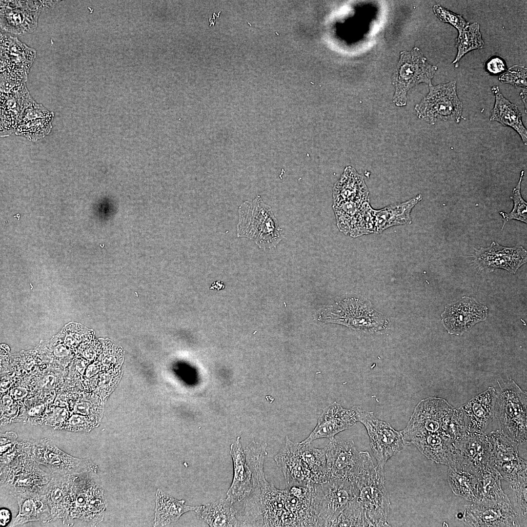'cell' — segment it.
Wrapping results in <instances>:
<instances>
[{
    "label": "cell",
    "instance_id": "obj_11",
    "mask_svg": "<svg viewBox=\"0 0 527 527\" xmlns=\"http://www.w3.org/2000/svg\"><path fill=\"white\" fill-rule=\"evenodd\" d=\"M329 479L355 482L362 473L373 464L369 453L358 451L352 440L335 438L325 446Z\"/></svg>",
    "mask_w": 527,
    "mask_h": 527
},
{
    "label": "cell",
    "instance_id": "obj_8",
    "mask_svg": "<svg viewBox=\"0 0 527 527\" xmlns=\"http://www.w3.org/2000/svg\"><path fill=\"white\" fill-rule=\"evenodd\" d=\"M318 321L344 325L364 332L384 329L388 322L367 302L348 299L324 307L319 312Z\"/></svg>",
    "mask_w": 527,
    "mask_h": 527
},
{
    "label": "cell",
    "instance_id": "obj_42",
    "mask_svg": "<svg viewBox=\"0 0 527 527\" xmlns=\"http://www.w3.org/2000/svg\"><path fill=\"white\" fill-rule=\"evenodd\" d=\"M433 10L440 20L454 26L457 29L458 33L469 24L461 15L453 13L439 4L434 5Z\"/></svg>",
    "mask_w": 527,
    "mask_h": 527
},
{
    "label": "cell",
    "instance_id": "obj_22",
    "mask_svg": "<svg viewBox=\"0 0 527 527\" xmlns=\"http://www.w3.org/2000/svg\"><path fill=\"white\" fill-rule=\"evenodd\" d=\"M36 51L17 38L0 35V72L26 80Z\"/></svg>",
    "mask_w": 527,
    "mask_h": 527
},
{
    "label": "cell",
    "instance_id": "obj_5",
    "mask_svg": "<svg viewBox=\"0 0 527 527\" xmlns=\"http://www.w3.org/2000/svg\"><path fill=\"white\" fill-rule=\"evenodd\" d=\"M454 408L443 398L429 397L421 400L406 427L400 431L404 439L416 434H435L448 437L457 445L452 425Z\"/></svg>",
    "mask_w": 527,
    "mask_h": 527
},
{
    "label": "cell",
    "instance_id": "obj_40",
    "mask_svg": "<svg viewBox=\"0 0 527 527\" xmlns=\"http://www.w3.org/2000/svg\"><path fill=\"white\" fill-rule=\"evenodd\" d=\"M527 69L525 66L513 65L500 75L499 80L503 83H507L522 88H527Z\"/></svg>",
    "mask_w": 527,
    "mask_h": 527
},
{
    "label": "cell",
    "instance_id": "obj_43",
    "mask_svg": "<svg viewBox=\"0 0 527 527\" xmlns=\"http://www.w3.org/2000/svg\"><path fill=\"white\" fill-rule=\"evenodd\" d=\"M516 505L524 515L527 514V479L511 484Z\"/></svg>",
    "mask_w": 527,
    "mask_h": 527
},
{
    "label": "cell",
    "instance_id": "obj_1",
    "mask_svg": "<svg viewBox=\"0 0 527 527\" xmlns=\"http://www.w3.org/2000/svg\"><path fill=\"white\" fill-rule=\"evenodd\" d=\"M267 446L253 440L244 450L253 485L240 513L241 527H310L313 515L309 494L279 489L265 479Z\"/></svg>",
    "mask_w": 527,
    "mask_h": 527
},
{
    "label": "cell",
    "instance_id": "obj_19",
    "mask_svg": "<svg viewBox=\"0 0 527 527\" xmlns=\"http://www.w3.org/2000/svg\"><path fill=\"white\" fill-rule=\"evenodd\" d=\"M488 308L474 298L464 296L446 304L441 314L442 324L450 335H460L486 320Z\"/></svg>",
    "mask_w": 527,
    "mask_h": 527
},
{
    "label": "cell",
    "instance_id": "obj_12",
    "mask_svg": "<svg viewBox=\"0 0 527 527\" xmlns=\"http://www.w3.org/2000/svg\"><path fill=\"white\" fill-rule=\"evenodd\" d=\"M358 422L365 427L369 444L376 460V466L384 469L387 461L404 450L407 445L400 431L394 429L386 422L378 419L373 412L366 411L355 405Z\"/></svg>",
    "mask_w": 527,
    "mask_h": 527
},
{
    "label": "cell",
    "instance_id": "obj_44",
    "mask_svg": "<svg viewBox=\"0 0 527 527\" xmlns=\"http://www.w3.org/2000/svg\"><path fill=\"white\" fill-rule=\"evenodd\" d=\"M486 71L491 75H501L507 70L505 61L500 56L489 58L485 63Z\"/></svg>",
    "mask_w": 527,
    "mask_h": 527
},
{
    "label": "cell",
    "instance_id": "obj_15",
    "mask_svg": "<svg viewBox=\"0 0 527 527\" xmlns=\"http://www.w3.org/2000/svg\"><path fill=\"white\" fill-rule=\"evenodd\" d=\"M491 451L488 436L483 431L468 432L459 441L454 463L449 467L480 476L490 466Z\"/></svg>",
    "mask_w": 527,
    "mask_h": 527
},
{
    "label": "cell",
    "instance_id": "obj_13",
    "mask_svg": "<svg viewBox=\"0 0 527 527\" xmlns=\"http://www.w3.org/2000/svg\"><path fill=\"white\" fill-rule=\"evenodd\" d=\"M30 452L39 465L51 472L76 475L96 472L97 466L89 459H80L67 454L48 438L28 441Z\"/></svg>",
    "mask_w": 527,
    "mask_h": 527
},
{
    "label": "cell",
    "instance_id": "obj_14",
    "mask_svg": "<svg viewBox=\"0 0 527 527\" xmlns=\"http://www.w3.org/2000/svg\"><path fill=\"white\" fill-rule=\"evenodd\" d=\"M88 473L78 475L70 516L73 520L76 518L96 526L103 520L107 504L103 490L88 477Z\"/></svg>",
    "mask_w": 527,
    "mask_h": 527
},
{
    "label": "cell",
    "instance_id": "obj_7",
    "mask_svg": "<svg viewBox=\"0 0 527 527\" xmlns=\"http://www.w3.org/2000/svg\"><path fill=\"white\" fill-rule=\"evenodd\" d=\"M20 454L9 464L0 467V486L12 496L37 492L47 484L51 473L43 471L32 457L28 441H22Z\"/></svg>",
    "mask_w": 527,
    "mask_h": 527
},
{
    "label": "cell",
    "instance_id": "obj_23",
    "mask_svg": "<svg viewBox=\"0 0 527 527\" xmlns=\"http://www.w3.org/2000/svg\"><path fill=\"white\" fill-rule=\"evenodd\" d=\"M284 478L286 487L307 486L315 484L312 474L303 462L296 443L288 436L285 444L274 457Z\"/></svg>",
    "mask_w": 527,
    "mask_h": 527
},
{
    "label": "cell",
    "instance_id": "obj_41",
    "mask_svg": "<svg viewBox=\"0 0 527 527\" xmlns=\"http://www.w3.org/2000/svg\"><path fill=\"white\" fill-rule=\"evenodd\" d=\"M71 413L69 409L62 406H58L53 409H46L42 424L54 427L55 429H60L65 424Z\"/></svg>",
    "mask_w": 527,
    "mask_h": 527
},
{
    "label": "cell",
    "instance_id": "obj_37",
    "mask_svg": "<svg viewBox=\"0 0 527 527\" xmlns=\"http://www.w3.org/2000/svg\"><path fill=\"white\" fill-rule=\"evenodd\" d=\"M375 209L369 201L365 202L353 221L349 234L351 237L357 238L375 233Z\"/></svg>",
    "mask_w": 527,
    "mask_h": 527
},
{
    "label": "cell",
    "instance_id": "obj_20",
    "mask_svg": "<svg viewBox=\"0 0 527 527\" xmlns=\"http://www.w3.org/2000/svg\"><path fill=\"white\" fill-rule=\"evenodd\" d=\"M473 261L480 269L499 268L515 274L527 262V252L522 246L506 247L492 242L487 247L475 250Z\"/></svg>",
    "mask_w": 527,
    "mask_h": 527
},
{
    "label": "cell",
    "instance_id": "obj_38",
    "mask_svg": "<svg viewBox=\"0 0 527 527\" xmlns=\"http://www.w3.org/2000/svg\"><path fill=\"white\" fill-rule=\"evenodd\" d=\"M524 174V170L521 171L519 181L516 185L513 188L512 195L510 197L513 203L512 209L508 213H506L503 211L499 212V214L502 217L503 222L502 230L507 222L512 220H517L525 223H527V203L522 197L521 193V184Z\"/></svg>",
    "mask_w": 527,
    "mask_h": 527
},
{
    "label": "cell",
    "instance_id": "obj_48",
    "mask_svg": "<svg viewBox=\"0 0 527 527\" xmlns=\"http://www.w3.org/2000/svg\"><path fill=\"white\" fill-rule=\"evenodd\" d=\"M225 284L223 282L220 281H217L214 282L210 287V289H216L217 290H220L223 289L225 287Z\"/></svg>",
    "mask_w": 527,
    "mask_h": 527
},
{
    "label": "cell",
    "instance_id": "obj_49",
    "mask_svg": "<svg viewBox=\"0 0 527 527\" xmlns=\"http://www.w3.org/2000/svg\"><path fill=\"white\" fill-rule=\"evenodd\" d=\"M527 88H522V91H521V92L520 93V96H521L522 100V101H523V103L524 104L525 107V112H526V114H527Z\"/></svg>",
    "mask_w": 527,
    "mask_h": 527
},
{
    "label": "cell",
    "instance_id": "obj_6",
    "mask_svg": "<svg viewBox=\"0 0 527 527\" xmlns=\"http://www.w3.org/2000/svg\"><path fill=\"white\" fill-rule=\"evenodd\" d=\"M355 482L329 479L312 486V504L317 527H335L337 521L353 499Z\"/></svg>",
    "mask_w": 527,
    "mask_h": 527
},
{
    "label": "cell",
    "instance_id": "obj_39",
    "mask_svg": "<svg viewBox=\"0 0 527 527\" xmlns=\"http://www.w3.org/2000/svg\"><path fill=\"white\" fill-rule=\"evenodd\" d=\"M98 420L88 416L71 414L60 429L74 432H89L100 423Z\"/></svg>",
    "mask_w": 527,
    "mask_h": 527
},
{
    "label": "cell",
    "instance_id": "obj_24",
    "mask_svg": "<svg viewBox=\"0 0 527 527\" xmlns=\"http://www.w3.org/2000/svg\"><path fill=\"white\" fill-rule=\"evenodd\" d=\"M230 454L233 464V478L226 493V499L231 503L243 501L252 487L251 470L246 463L240 437L230 446Z\"/></svg>",
    "mask_w": 527,
    "mask_h": 527
},
{
    "label": "cell",
    "instance_id": "obj_36",
    "mask_svg": "<svg viewBox=\"0 0 527 527\" xmlns=\"http://www.w3.org/2000/svg\"><path fill=\"white\" fill-rule=\"evenodd\" d=\"M501 479L498 472L491 466L479 476L478 503L495 501L506 495L501 486Z\"/></svg>",
    "mask_w": 527,
    "mask_h": 527
},
{
    "label": "cell",
    "instance_id": "obj_46",
    "mask_svg": "<svg viewBox=\"0 0 527 527\" xmlns=\"http://www.w3.org/2000/svg\"><path fill=\"white\" fill-rule=\"evenodd\" d=\"M18 437L17 434L12 431H7L0 434V446L13 443L16 441Z\"/></svg>",
    "mask_w": 527,
    "mask_h": 527
},
{
    "label": "cell",
    "instance_id": "obj_28",
    "mask_svg": "<svg viewBox=\"0 0 527 527\" xmlns=\"http://www.w3.org/2000/svg\"><path fill=\"white\" fill-rule=\"evenodd\" d=\"M491 90L495 96V102L489 120L512 128L520 136L524 144L527 145V130L523 124L522 114L517 105L504 97L499 86H493Z\"/></svg>",
    "mask_w": 527,
    "mask_h": 527
},
{
    "label": "cell",
    "instance_id": "obj_9",
    "mask_svg": "<svg viewBox=\"0 0 527 527\" xmlns=\"http://www.w3.org/2000/svg\"><path fill=\"white\" fill-rule=\"evenodd\" d=\"M463 103L457 92L456 81L429 86V92L415 106L417 117L434 125L440 122L459 123L462 118Z\"/></svg>",
    "mask_w": 527,
    "mask_h": 527
},
{
    "label": "cell",
    "instance_id": "obj_32",
    "mask_svg": "<svg viewBox=\"0 0 527 527\" xmlns=\"http://www.w3.org/2000/svg\"><path fill=\"white\" fill-rule=\"evenodd\" d=\"M156 497L154 527L165 526L176 522L183 514L195 511L197 507L186 505L185 501L177 500L160 489Z\"/></svg>",
    "mask_w": 527,
    "mask_h": 527
},
{
    "label": "cell",
    "instance_id": "obj_3",
    "mask_svg": "<svg viewBox=\"0 0 527 527\" xmlns=\"http://www.w3.org/2000/svg\"><path fill=\"white\" fill-rule=\"evenodd\" d=\"M355 483V499L362 510L366 527L390 526V497L385 487L384 469L373 464Z\"/></svg>",
    "mask_w": 527,
    "mask_h": 527
},
{
    "label": "cell",
    "instance_id": "obj_27",
    "mask_svg": "<svg viewBox=\"0 0 527 527\" xmlns=\"http://www.w3.org/2000/svg\"><path fill=\"white\" fill-rule=\"evenodd\" d=\"M15 498L18 504L19 512L12 520L10 527L32 521H52L49 506L44 495L40 491L20 494Z\"/></svg>",
    "mask_w": 527,
    "mask_h": 527
},
{
    "label": "cell",
    "instance_id": "obj_33",
    "mask_svg": "<svg viewBox=\"0 0 527 527\" xmlns=\"http://www.w3.org/2000/svg\"><path fill=\"white\" fill-rule=\"evenodd\" d=\"M299 455L312 474L315 483L328 480L325 446L323 448L313 447L311 443H296Z\"/></svg>",
    "mask_w": 527,
    "mask_h": 527
},
{
    "label": "cell",
    "instance_id": "obj_2",
    "mask_svg": "<svg viewBox=\"0 0 527 527\" xmlns=\"http://www.w3.org/2000/svg\"><path fill=\"white\" fill-rule=\"evenodd\" d=\"M238 215L237 236L253 241L260 248L276 247L284 238L271 207L259 195L241 203Z\"/></svg>",
    "mask_w": 527,
    "mask_h": 527
},
{
    "label": "cell",
    "instance_id": "obj_10",
    "mask_svg": "<svg viewBox=\"0 0 527 527\" xmlns=\"http://www.w3.org/2000/svg\"><path fill=\"white\" fill-rule=\"evenodd\" d=\"M437 70L436 66L428 63L418 48L402 52L392 77L395 88L393 102L398 106L405 105L408 91L420 83L431 85Z\"/></svg>",
    "mask_w": 527,
    "mask_h": 527
},
{
    "label": "cell",
    "instance_id": "obj_31",
    "mask_svg": "<svg viewBox=\"0 0 527 527\" xmlns=\"http://www.w3.org/2000/svg\"><path fill=\"white\" fill-rule=\"evenodd\" d=\"M488 437L491 446L490 466L497 471L511 466L520 459L518 444L501 430L491 432Z\"/></svg>",
    "mask_w": 527,
    "mask_h": 527
},
{
    "label": "cell",
    "instance_id": "obj_25",
    "mask_svg": "<svg viewBox=\"0 0 527 527\" xmlns=\"http://www.w3.org/2000/svg\"><path fill=\"white\" fill-rule=\"evenodd\" d=\"M497 393L493 387L475 396L461 406L467 421L469 432L483 431L492 421Z\"/></svg>",
    "mask_w": 527,
    "mask_h": 527
},
{
    "label": "cell",
    "instance_id": "obj_30",
    "mask_svg": "<svg viewBox=\"0 0 527 527\" xmlns=\"http://www.w3.org/2000/svg\"><path fill=\"white\" fill-rule=\"evenodd\" d=\"M422 200V196L420 194L405 202L375 209V233H381L394 226L411 223V212Z\"/></svg>",
    "mask_w": 527,
    "mask_h": 527
},
{
    "label": "cell",
    "instance_id": "obj_17",
    "mask_svg": "<svg viewBox=\"0 0 527 527\" xmlns=\"http://www.w3.org/2000/svg\"><path fill=\"white\" fill-rule=\"evenodd\" d=\"M464 522L469 527H519L517 514L506 495L498 500L466 507Z\"/></svg>",
    "mask_w": 527,
    "mask_h": 527
},
{
    "label": "cell",
    "instance_id": "obj_47",
    "mask_svg": "<svg viewBox=\"0 0 527 527\" xmlns=\"http://www.w3.org/2000/svg\"><path fill=\"white\" fill-rule=\"evenodd\" d=\"M11 519V512L9 509L5 508L0 509V525L4 527L7 526Z\"/></svg>",
    "mask_w": 527,
    "mask_h": 527
},
{
    "label": "cell",
    "instance_id": "obj_16",
    "mask_svg": "<svg viewBox=\"0 0 527 527\" xmlns=\"http://www.w3.org/2000/svg\"><path fill=\"white\" fill-rule=\"evenodd\" d=\"M57 1L1 0L0 27L6 32L21 34L34 31L42 8Z\"/></svg>",
    "mask_w": 527,
    "mask_h": 527
},
{
    "label": "cell",
    "instance_id": "obj_18",
    "mask_svg": "<svg viewBox=\"0 0 527 527\" xmlns=\"http://www.w3.org/2000/svg\"><path fill=\"white\" fill-rule=\"evenodd\" d=\"M78 475L51 472L49 482L39 491L47 503L52 521L61 519L63 524L73 526L70 514Z\"/></svg>",
    "mask_w": 527,
    "mask_h": 527
},
{
    "label": "cell",
    "instance_id": "obj_34",
    "mask_svg": "<svg viewBox=\"0 0 527 527\" xmlns=\"http://www.w3.org/2000/svg\"><path fill=\"white\" fill-rule=\"evenodd\" d=\"M448 476L449 485L456 494L476 503L479 502V476L449 467Z\"/></svg>",
    "mask_w": 527,
    "mask_h": 527
},
{
    "label": "cell",
    "instance_id": "obj_45",
    "mask_svg": "<svg viewBox=\"0 0 527 527\" xmlns=\"http://www.w3.org/2000/svg\"><path fill=\"white\" fill-rule=\"evenodd\" d=\"M27 390L24 387H14L10 389L8 394L16 401L23 399L28 394Z\"/></svg>",
    "mask_w": 527,
    "mask_h": 527
},
{
    "label": "cell",
    "instance_id": "obj_26",
    "mask_svg": "<svg viewBox=\"0 0 527 527\" xmlns=\"http://www.w3.org/2000/svg\"><path fill=\"white\" fill-rule=\"evenodd\" d=\"M333 199V204L346 202L362 203L369 201V191L363 177L352 167H346L334 186Z\"/></svg>",
    "mask_w": 527,
    "mask_h": 527
},
{
    "label": "cell",
    "instance_id": "obj_4",
    "mask_svg": "<svg viewBox=\"0 0 527 527\" xmlns=\"http://www.w3.org/2000/svg\"><path fill=\"white\" fill-rule=\"evenodd\" d=\"M494 415L500 430L518 444L527 442V395L511 378L499 383Z\"/></svg>",
    "mask_w": 527,
    "mask_h": 527
},
{
    "label": "cell",
    "instance_id": "obj_35",
    "mask_svg": "<svg viewBox=\"0 0 527 527\" xmlns=\"http://www.w3.org/2000/svg\"><path fill=\"white\" fill-rule=\"evenodd\" d=\"M484 46V42L479 24L477 22L469 23L458 33L456 39L457 53L452 64L455 67H458L460 60L465 54L473 50L482 49Z\"/></svg>",
    "mask_w": 527,
    "mask_h": 527
},
{
    "label": "cell",
    "instance_id": "obj_21",
    "mask_svg": "<svg viewBox=\"0 0 527 527\" xmlns=\"http://www.w3.org/2000/svg\"><path fill=\"white\" fill-rule=\"evenodd\" d=\"M357 422L355 406L346 409L335 402L323 409L315 427L309 436L302 442L311 443L321 438L332 440L336 434L351 428Z\"/></svg>",
    "mask_w": 527,
    "mask_h": 527
},
{
    "label": "cell",
    "instance_id": "obj_29",
    "mask_svg": "<svg viewBox=\"0 0 527 527\" xmlns=\"http://www.w3.org/2000/svg\"><path fill=\"white\" fill-rule=\"evenodd\" d=\"M195 511L199 519L211 527H241L236 517L238 510L226 498L197 506Z\"/></svg>",
    "mask_w": 527,
    "mask_h": 527
}]
</instances>
